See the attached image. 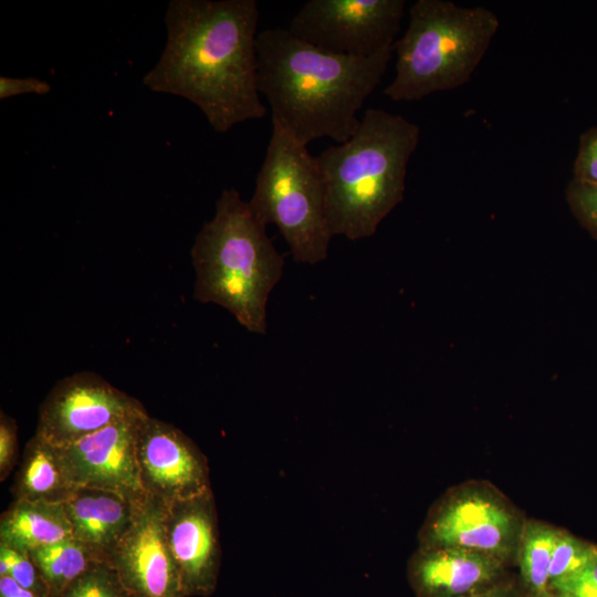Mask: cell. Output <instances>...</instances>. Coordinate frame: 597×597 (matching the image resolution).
Returning a JSON list of instances; mask_svg holds the SVG:
<instances>
[{
  "instance_id": "obj_1",
  "label": "cell",
  "mask_w": 597,
  "mask_h": 597,
  "mask_svg": "<svg viewBox=\"0 0 597 597\" xmlns=\"http://www.w3.org/2000/svg\"><path fill=\"white\" fill-rule=\"evenodd\" d=\"M255 0H171L167 40L143 84L195 104L218 133L266 115L256 82Z\"/></svg>"
},
{
  "instance_id": "obj_2",
  "label": "cell",
  "mask_w": 597,
  "mask_h": 597,
  "mask_svg": "<svg viewBox=\"0 0 597 597\" xmlns=\"http://www.w3.org/2000/svg\"><path fill=\"white\" fill-rule=\"evenodd\" d=\"M394 48L358 57L335 54L295 38L287 29H265L256 36L258 90L272 121L297 142L350 139L357 113L383 80Z\"/></svg>"
},
{
  "instance_id": "obj_3",
  "label": "cell",
  "mask_w": 597,
  "mask_h": 597,
  "mask_svg": "<svg viewBox=\"0 0 597 597\" xmlns=\"http://www.w3.org/2000/svg\"><path fill=\"white\" fill-rule=\"evenodd\" d=\"M419 137L416 123L370 107L350 139L316 156L332 237L359 240L376 232L404 199L407 166Z\"/></svg>"
},
{
  "instance_id": "obj_4",
  "label": "cell",
  "mask_w": 597,
  "mask_h": 597,
  "mask_svg": "<svg viewBox=\"0 0 597 597\" xmlns=\"http://www.w3.org/2000/svg\"><path fill=\"white\" fill-rule=\"evenodd\" d=\"M237 189L222 190L191 248L193 297L227 308L251 333L266 332L269 295L284 260Z\"/></svg>"
},
{
  "instance_id": "obj_5",
  "label": "cell",
  "mask_w": 597,
  "mask_h": 597,
  "mask_svg": "<svg viewBox=\"0 0 597 597\" xmlns=\"http://www.w3.org/2000/svg\"><path fill=\"white\" fill-rule=\"evenodd\" d=\"M499 27L496 13L483 6L417 0L394 44L396 72L384 94L395 102H417L467 84Z\"/></svg>"
},
{
  "instance_id": "obj_6",
  "label": "cell",
  "mask_w": 597,
  "mask_h": 597,
  "mask_svg": "<svg viewBox=\"0 0 597 597\" xmlns=\"http://www.w3.org/2000/svg\"><path fill=\"white\" fill-rule=\"evenodd\" d=\"M248 202L261 223L277 227L296 262L316 264L327 258L332 233L316 157L275 121Z\"/></svg>"
},
{
  "instance_id": "obj_7",
  "label": "cell",
  "mask_w": 597,
  "mask_h": 597,
  "mask_svg": "<svg viewBox=\"0 0 597 597\" xmlns=\"http://www.w3.org/2000/svg\"><path fill=\"white\" fill-rule=\"evenodd\" d=\"M405 0H308L287 30L324 51L368 57L392 49Z\"/></svg>"
},
{
  "instance_id": "obj_8",
  "label": "cell",
  "mask_w": 597,
  "mask_h": 597,
  "mask_svg": "<svg viewBox=\"0 0 597 597\" xmlns=\"http://www.w3.org/2000/svg\"><path fill=\"white\" fill-rule=\"evenodd\" d=\"M523 526L510 505L485 489L469 488L443 500L430 514L422 547H458L502 562L517 547Z\"/></svg>"
},
{
  "instance_id": "obj_9",
  "label": "cell",
  "mask_w": 597,
  "mask_h": 597,
  "mask_svg": "<svg viewBox=\"0 0 597 597\" xmlns=\"http://www.w3.org/2000/svg\"><path fill=\"white\" fill-rule=\"evenodd\" d=\"M143 412L146 409L134 397L94 373L81 371L61 379L48 394L35 434L62 448Z\"/></svg>"
},
{
  "instance_id": "obj_10",
  "label": "cell",
  "mask_w": 597,
  "mask_h": 597,
  "mask_svg": "<svg viewBox=\"0 0 597 597\" xmlns=\"http://www.w3.org/2000/svg\"><path fill=\"white\" fill-rule=\"evenodd\" d=\"M166 504L145 494L105 561L132 597H187L166 534Z\"/></svg>"
},
{
  "instance_id": "obj_11",
  "label": "cell",
  "mask_w": 597,
  "mask_h": 597,
  "mask_svg": "<svg viewBox=\"0 0 597 597\" xmlns=\"http://www.w3.org/2000/svg\"><path fill=\"white\" fill-rule=\"evenodd\" d=\"M137 461L145 494L165 504L211 491L201 450L181 430L149 415L139 428Z\"/></svg>"
},
{
  "instance_id": "obj_12",
  "label": "cell",
  "mask_w": 597,
  "mask_h": 597,
  "mask_svg": "<svg viewBox=\"0 0 597 597\" xmlns=\"http://www.w3.org/2000/svg\"><path fill=\"white\" fill-rule=\"evenodd\" d=\"M148 412L135 415L59 448L62 463L76 488L119 493L130 500L145 495L139 478L137 438Z\"/></svg>"
},
{
  "instance_id": "obj_13",
  "label": "cell",
  "mask_w": 597,
  "mask_h": 597,
  "mask_svg": "<svg viewBox=\"0 0 597 597\" xmlns=\"http://www.w3.org/2000/svg\"><path fill=\"white\" fill-rule=\"evenodd\" d=\"M168 546L187 597H208L218 583L220 543L212 491L166 504Z\"/></svg>"
},
{
  "instance_id": "obj_14",
  "label": "cell",
  "mask_w": 597,
  "mask_h": 597,
  "mask_svg": "<svg viewBox=\"0 0 597 597\" xmlns=\"http://www.w3.org/2000/svg\"><path fill=\"white\" fill-rule=\"evenodd\" d=\"M502 561L458 547H421L410 564L420 597H471L498 576Z\"/></svg>"
},
{
  "instance_id": "obj_15",
  "label": "cell",
  "mask_w": 597,
  "mask_h": 597,
  "mask_svg": "<svg viewBox=\"0 0 597 597\" xmlns=\"http://www.w3.org/2000/svg\"><path fill=\"white\" fill-rule=\"evenodd\" d=\"M136 501L113 491L76 488L63 506L73 537L105 559L128 527Z\"/></svg>"
},
{
  "instance_id": "obj_16",
  "label": "cell",
  "mask_w": 597,
  "mask_h": 597,
  "mask_svg": "<svg viewBox=\"0 0 597 597\" xmlns=\"http://www.w3.org/2000/svg\"><path fill=\"white\" fill-rule=\"evenodd\" d=\"M74 538L63 504L13 500L0 519V543L20 552Z\"/></svg>"
},
{
  "instance_id": "obj_17",
  "label": "cell",
  "mask_w": 597,
  "mask_h": 597,
  "mask_svg": "<svg viewBox=\"0 0 597 597\" xmlns=\"http://www.w3.org/2000/svg\"><path fill=\"white\" fill-rule=\"evenodd\" d=\"M59 448L34 434L27 443L12 486L13 500L63 504L75 491Z\"/></svg>"
},
{
  "instance_id": "obj_18",
  "label": "cell",
  "mask_w": 597,
  "mask_h": 597,
  "mask_svg": "<svg viewBox=\"0 0 597 597\" xmlns=\"http://www.w3.org/2000/svg\"><path fill=\"white\" fill-rule=\"evenodd\" d=\"M44 580L50 597H57L98 561L97 553L75 538L64 540L29 553Z\"/></svg>"
},
{
  "instance_id": "obj_19",
  "label": "cell",
  "mask_w": 597,
  "mask_h": 597,
  "mask_svg": "<svg viewBox=\"0 0 597 597\" xmlns=\"http://www.w3.org/2000/svg\"><path fill=\"white\" fill-rule=\"evenodd\" d=\"M557 535L558 530L541 522H530L523 526L519 543L521 575L536 597L548 593Z\"/></svg>"
},
{
  "instance_id": "obj_20",
  "label": "cell",
  "mask_w": 597,
  "mask_h": 597,
  "mask_svg": "<svg viewBox=\"0 0 597 597\" xmlns=\"http://www.w3.org/2000/svg\"><path fill=\"white\" fill-rule=\"evenodd\" d=\"M597 556V546L558 531L549 569V587L586 567Z\"/></svg>"
},
{
  "instance_id": "obj_21",
  "label": "cell",
  "mask_w": 597,
  "mask_h": 597,
  "mask_svg": "<svg viewBox=\"0 0 597 597\" xmlns=\"http://www.w3.org/2000/svg\"><path fill=\"white\" fill-rule=\"evenodd\" d=\"M57 597H132L113 567L98 561Z\"/></svg>"
},
{
  "instance_id": "obj_22",
  "label": "cell",
  "mask_w": 597,
  "mask_h": 597,
  "mask_svg": "<svg viewBox=\"0 0 597 597\" xmlns=\"http://www.w3.org/2000/svg\"><path fill=\"white\" fill-rule=\"evenodd\" d=\"M1 576H10L21 587L42 597H50L49 589L30 555L0 543Z\"/></svg>"
},
{
  "instance_id": "obj_23",
  "label": "cell",
  "mask_w": 597,
  "mask_h": 597,
  "mask_svg": "<svg viewBox=\"0 0 597 597\" xmlns=\"http://www.w3.org/2000/svg\"><path fill=\"white\" fill-rule=\"evenodd\" d=\"M566 200L575 218L597 239V185L573 179L566 188Z\"/></svg>"
},
{
  "instance_id": "obj_24",
  "label": "cell",
  "mask_w": 597,
  "mask_h": 597,
  "mask_svg": "<svg viewBox=\"0 0 597 597\" xmlns=\"http://www.w3.org/2000/svg\"><path fill=\"white\" fill-rule=\"evenodd\" d=\"M574 180L597 185V128L584 133L574 161Z\"/></svg>"
},
{
  "instance_id": "obj_25",
  "label": "cell",
  "mask_w": 597,
  "mask_h": 597,
  "mask_svg": "<svg viewBox=\"0 0 597 597\" xmlns=\"http://www.w3.org/2000/svg\"><path fill=\"white\" fill-rule=\"evenodd\" d=\"M18 428L15 420L1 411L0 415V479L10 473L18 453Z\"/></svg>"
},
{
  "instance_id": "obj_26",
  "label": "cell",
  "mask_w": 597,
  "mask_h": 597,
  "mask_svg": "<svg viewBox=\"0 0 597 597\" xmlns=\"http://www.w3.org/2000/svg\"><path fill=\"white\" fill-rule=\"evenodd\" d=\"M51 91V85L44 80L35 76L10 77L0 76V98H9L24 94L46 95Z\"/></svg>"
},
{
  "instance_id": "obj_27",
  "label": "cell",
  "mask_w": 597,
  "mask_h": 597,
  "mask_svg": "<svg viewBox=\"0 0 597 597\" xmlns=\"http://www.w3.org/2000/svg\"><path fill=\"white\" fill-rule=\"evenodd\" d=\"M556 597H597V583L570 576L554 584Z\"/></svg>"
},
{
  "instance_id": "obj_28",
  "label": "cell",
  "mask_w": 597,
  "mask_h": 597,
  "mask_svg": "<svg viewBox=\"0 0 597 597\" xmlns=\"http://www.w3.org/2000/svg\"><path fill=\"white\" fill-rule=\"evenodd\" d=\"M0 597H42L39 594L21 587L10 576L0 577Z\"/></svg>"
},
{
  "instance_id": "obj_29",
  "label": "cell",
  "mask_w": 597,
  "mask_h": 597,
  "mask_svg": "<svg viewBox=\"0 0 597 597\" xmlns=\"http://www.w3.org/2000/svg\"><path fill=\"white\" fill-rule=\"evenodd\" d=\"M471 597H506V596L503 595L502 593L493 590V591H482Z\"/></svg>"
},
{
  "instance_id": "obj_30",
  "label": "cell",
  "mask_w": 597,
  "mask_h": 597,
  "mask_svg": "<svg viewBox=\"0 0 597 597\" xmlns=\"http://www.w3.org/2000/svg\"><path fill=\"white\" fill-rule=\"evenodd\" d=\"M537 597H556V595H551L549 593H547V594H545V595L537 596Z\"/></svg>"
}]
</instances>
